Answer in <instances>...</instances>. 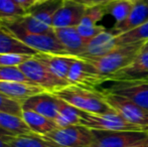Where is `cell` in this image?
I'll list each match as a JSON object with an SVG mask.
<instances>
[{
  "mask_svg": "<svg viewBox=\"0 0 148 147\" xmlns=\"http://www.w3.org/2000/svg\"><path fill=\"white\" fill-rule=\"evenodd\" d=\"M18 68L32 84L42 88L45 92L55 93L70 86L66 81L58 78L42 61L37 59L36 55H33Z\"/></svg>",
  "mask_w": 148,
  "mask_h": 147,
  "instance_id": "obj_5",
  "label": "cell"
},
{
  "mask_svg": "<svg viewBox=\"0 0 148 147\" xmlns=\"http://www.w3.org/2000/svg\"><path fill=\"white\" fill-rule=\"evenodd\" d=\"M33 55L20 53H0V66L5 67H19L21 64L29 59Z\"/></svg>",
  "mask_w": 148,
  "mask_h": 147,
  "instance_id": "obj_32",
  "label": "cell"
},
{
  "mask_svg": "<svg viewBox=\"0 0 148 147\" xmlns=\"http://www.w3.org/2000/svg\"><path fill=\"white\" fill-rule=\"evenodd\" d=\"M26 14L27 11L18 0H0V21L16 19Z\"/></svg>",
  "mask_w": 148,
  "mask_h": 147,
  "instance_id": "obj_27",
  "label": "cell"
},
{
  "mask_svg": "<svg viewBox=\"0 0 148 147\" xmlns=\"http://www.w3.org/2000/svg\"><path fill=\"white\" fill-rule=\"evenodd\" d=\"M22 118L33 133L38 135H47V133L57 129L58 126L53 120L42 116L33 111H22Z\"/></svg>",
  "mask_w": 148,
  "mask_h": 147,
  "instance_id": "obj_23",
  "label": "cell"
},
{
  "mask_svg": "<svg viewBox=\"0 0 148 147\" xmlns=\"http://www.w3.org/2000/svg\"><path fill=\"white\" fill-rule=\"evenodd\" d=\"M22 104L15 100L8 98L0 93V112L13 114L22 117Z\"/></svg>",
  "mask_w": 148,
  "mask_h": 147,
  "instance_id": "obj_31",
  "label": "cell"
},
{
  "mask_svg": "<svg viewBox=\"0 0 148 147\" xmlns=\"http://www.w3.org/2000/svg\"><path fill=\"white\" fill-rule=\"evenodd\" d=\"M33 133L23 118L13 114L0 112V134L3 135H24Z\"/></svg>",
  "mask_w": 148,
  "mask_h": 147,
  "instance_id": "obj_21",
  "label": "cell"
},
{
  "mask_svg": "<svg viewBox=\"0 0 148 147\" xmlns=\"http://www.w3.org/2000/svg\"><path fill=\"white\" fill-rule=\"evenodd\" d=\"M78 29L80 36L83 37L86 42H88L89 40H91L92 38L99 36L100 34H102L103 31H105L106 28L102 25H84V24H79L78 26H76Z\"/></svg>",
  "mask_w": 148,
  "mask_h": 147,
  "instance_id": "obj_33",
  "label": "cell"
},
{
  "mask_svg": "<svg viewBox=\"0 0 148 147\" xmlns=\"http://www.w3.org/2000/svg\"><path fill=\"white\" fill-rule=\"evenodd\" d=\"M75 1L79 2V3L85 5L87 8H89V7H93V6L105 5V4L109 3V2L113 1V0H75Z\"/></svg>",
  "mask_w": 148,
  "mask_h": 147,
  "instance_id": "obj_34",
  "label": "cell"
},
{
  "mask_svg": "<svg viewBox=\"0 0 148 147\" xmlns=\"http://www.w3.org/2000/svg\"><path fill=\"white\" fill-rule=\"evenodd\" d=\"M0 24L6 28L11 34H13L18 40H20L26 46L32 49L38 53H51L58 55H68L69 53L66 51L62 44L60 42L56 34H37L26 31L19 26L13 20L0 21Z\"/></svg>",
  "mask_w": 148,
  "mask_h": 147,
  "instance_id": "obj_3",
  "label": "cell"
},
{
  "mask_svg": "<svg viewBox=\"0 0 148 147\" xmlns=\"http://www.w3.org/2000/svg\"><path fill=\"white\" fill-rule=\"evenodd\" d=\"M141 51H148V41H146V42L144 43V45H143Z\"/></svg>",
  "mask_w": 148,
  "mask_h": 147,
  "instance_id": "obj_38",
  "label": "cell"
},
{
  "mask_svg": "<svg viewBox=\"0 0 148 147\" xmlns=\"http://www.w3.org/2000/svg\"><path fill=\"white\" fill-rule=\"evenodd\" d=\"M105 102L114 112L124 118L126 121L141 126L148 130V111L142 109L129 99L111 93L101 91Z\"/></svg>",
  "mask_w": 148,
  "mask_h": 147,
  "instance_id": "obj_6",
  "label": "cell"
},
{
  "mask_svg": "<svg viewBox=\"0 0 148 147\" xmlns=\"http://www.w3.org/2000/svg\"><path fill=\"white\" fill-rule=\"evenodd\" d=\"M126 147H148V135L145 138H143V139L139 140L137 142H134V143L130 144V145Z\"/></svg>",
  "mask_w": 148,
  "mask_h": 147,
  "instance_id": "obj_35",
  "label": "cell"
},
{
  "mask_svg": "<svg viewBox=\"0 0 148 147\" xmlns=\"http://www.w3.org/2000/svg\"><path fill=\"white\" fill-rule=\"evenodd\" d=\"M55 34L71 57H79L85 53L87 42L80 36L77 27L55 28Z\"/></svg>",
  "mask_w": 148,
  "mask_h": 147,
  "instance_id": "obj_15",
  "label": "cell"
},
{
  "mask_svg": "<svg viewBox=\"0 0 148 147\" xmlns=\"http://www.w3.org/2000/svg\"><path fill=\"white\" fill-rule=\"evenodd\" d=\"M80 110L59 98V115L55 120L58 128L80 125Z\"/></svg>",
  "mask_w": 148,
  "mask_h": 147,
  "instance_id": "obj_24",
  "label": "cell"
},
{
  "mask_svg": "<svg viewBox=\"0 0 148 147\" xmlns=\"http://www.w3.org/2000/svg\"><path fill=\"white\" fill-rule=\"evenodd\" d=\"M70 85L96 89L107 82L105 77L100 75L96 69L87 61L76 57L68 75Z\"/></svg>",
  "mask_w": 148,
  "mask_h": 147,
  "instance_id": "obj_8",
  "label": "cell"
},
{
  "mask_svg": "<svg viewBox=\"0 0 148 147\" xmlns=\"http://www.w3.org/2000/svg\"><path fill=\"white\" fill-rule=\"evenodd\" d=\"M15 23H17L19 26H21L26 31L31 34H55V28L53 26H49L43 22L39 21L38 19L34 18L33 16L26 14L22 17L12 19Z\"/></svg>",
  "mask_w": 148,
  "mask_h": 147,
  "instance_id": "obj_26",
  "label": "cell"
},
{
  "mask_svg": "<svg viewBox=\"0 0 148 147\" xmlns=\"http://www.w3.org/2000/svg\"><path fill=\"white\" fill-rule=\"evenodd\" d=\"M19 1V3L22 5V7L24 8V9L27 11L28 9L31 7V6L33 5V4L35 3V1L34 0H18Z\"/></svg>",
  "mask_w": 148,
  "mask_h": 147,
  "instance_id": "obj_36",
  "label": "cell"
},
{
  "mask_svg": "<svg viewBox=\"0 0 148 147\" xmlns=\"http://www.w3.org/2000/svg\"><path fill=\"white\" fill-rule=\"evenodd\" d=\"M53 94L81 111L94 114H104L113 111L105 102L102 92L97 89L70 85Z\"/></svg>",
  "mask_w": 148,
  "mask_h": 147,
  "instance_id": "obj_1",
  "label": "cell"
},
{
  "mask_svg": "<svg viewBox=\"0 0 148 147\" xmlns=\"http://www.w3.org/2000/svg\"><path fill=\"white\" fill-rule=\"evenodd\" d=\"M126 1H129V2H131V3H137V2L143 1V0H126Z\"/></svg>",
  "mask_w": 148,
  "mask_h": 147,
  "instance_id": "obj_39",
  "label": "cell"
},
{
  "mask_svg": "<svg viewBox=\"0 0 148 147\" xmlns=\"http://www.w3.org/2000/svg\"><path fill=\"white\" fill-rule=\"evenodd\" d=\"M117 47L115 42V36L111 30L103 31L91 40H89L86 44L85 53L79 57H96L106 55Z\"/></svg>",
  "mask_w": 148,
  "mask_h": 147,
  "instance_id": "obj_17",
  "label": "cell"
},
{
  "mask_svg": "<svg viewBox=\"0 0 148 147\" xmlns=\"http://www.w3.org/2000/svg\"><path fill=\"white\" fill-rule=\"evenodd\" d=\"M45 136L62 147H92L94 141L92 130L83 125L57 128Z\"/></svg>",
  "mask_w": 148,
  "mask_h": 147,
  "instance_id": "obj_7",
  "label": "cell"
},
{
  "mask_svg": "<svg viewBox=\"0 0 148 147\" xmlns=\"http://www.w3.org/2000/svg\"><path fill=\"white\" fill-rule=\"evenodd\" d=\"M111 83L112 85L100 91L123 96L134 102L142 109L148 111V81Z\"/></svg>",
  "mask_w": 148,
  "mask_h": 147,
  "instance_id": "obj_9",
  "label": "cell"
},
{
  "mask_svg": "<svg viewBox=\"0 0 148 147\" xmlns=\"http://www.w3.org/2000/svg\"><path fill=\"white\" fill-rule=\"evenodd\" d=\"M0 147H6V143L4 142V139L2 137V134H0Z\"/></svg>",
  "mask_w": 148,
  "mask_h": 147,
  "instance_id": "obj_37",
  "label": "cell"
},
{
  "mask_svg": "<svg viewBox=\"0 0 148 147\" xmlns=\"http://www.w3.org/2000/svg\"><path fill=\"white\" fill-rule=\"evenodd\" d=\"M148 21V0L134 3L129 15L123 21L115 23L111 31L114 36H119L124 32L130 31L141 24Z\"/></svg>",
  "mask_w": 148,
  "mask_h": 147,
  "instance_id": "obj_14",
  "label": "cell"
},
{
  "mask_svg": "<svg viewBox=\"0 0 148 147\" xmlns=\"http://www.w3.org/2000/svg\"><path fill=\"white\" fill-rule=\"evenodd\" d=\"M80 125L85 126L91 130L147 132L148 133L147 129L126 121L124 118H122L114 111L104 114H94L80 110Z\"/></svg>",
  "mask_w": 148,
  "mask_h": 147,
  "instance_id": "obj_4",
  "label": "cell"
},
{
  "mask_svg": "<svg viewBox=\"0 0 148 147\" xmlns=\"http://www.w3.org/2000/svg\"><path fill=\"white\" fill-rule=\"evenodd\" d=\"M0 81L5 82H18L24 84L34 85L24 76L18 67H5L0 66ZM36 86V85H35Z\"/></svg>",
  "mask_w": 148,
  "mask_h": 147,
  "instance_id": "obj_29",
  "label": "cell"
},
{
  "mask_svg": "<svg viewBox=\"0 0 148 147\" xmlns=\"http://www.w3.org/2000/svg\"><path fill=\"white\" fill-rule=\"evenodd\" d=\"M106 15L105 6L104 5H98L93 6V7L87 8L86 13L84 17L82 18L80 24L84 25H96L97 22L103 19V17Z\"/></svg>",
  "mask_w": 148,
  "mask_h": 147,
  "instance_id": "obj_30",
  "label": "cell"
},
{
  "mask_svg": "<svg viewBox=\"0 0 148 147\" xmlns=\"http://www.w3.org/2000/svg\"><path fill=\"white\" fill-rule=\"evenodd\" d=\"M146 41H148V21L130 31L115 36V42L117 46Z\"/></svg>",
  "mask_w": 148,
  "mask_h": 147,
  "instance_id": "obj_25",
  "label": "cell"
},
{
  "mask_svg": "<svg viewBox=\"0 0 148 147\" xmlns=\"http://www.w3.org/2000/svg\"><path fill=\"white\" fill-rule=\"evenodd\" d=\"M62 3L64 0H42L35 2L27 10V14L47 25L53 26V16L62 5Z\"/></svg>",
  "mask_w": 148,
  "mask_h": 147,
  "instance_id": "obj_20",
  "label": "cell"
},
{
  "mask_svg": "<svg viewBox=\"0 0 148 147\" xmlns=\"http://www.w3.org/2000/svg\"><path fill=\"white\" fill-rule=\"evenodd\" d=\"M86 10V6L75 0H64L62 5L53 16V27H76L84 17Z\"/></svg>",
  "mask_w": 148,
  "mask_h": 147,
  "instance_id": "obj_12",
  "label": "cell"
},
{
  "mask_svg": "<svg viewBox=\"0 0 148 147\" xmlns=\"http://www.w3.org/2000/svg\"><path fill=\"white\" fill-rule=\"evenodd\" d=\"M0 53H20L35 55L38 53L26 46L0 24Z\"/></svg>",
  "mask_w": 148,
  "mask_h": 147,
  "instance_id": "obj_22",
  "label": "cell"
},
{
  "mask_svg": "<svg viewBox=\"0 0 148 147\" xmlns=\"http://www.w3.org/2000/svg\"><path fill=\"white\" fill-rule=\"evenodd\" d=\"M141 81H148V51H141L128 66L108 78V82Z\"/></svg>",
  "mask_w": 148,
  "mask_h": 147,
  "instance_id": "obj_11",
  "label": "cell"
},
{
  "mask_svg": "<svg viewBox=\"0 0 148 147\" xmlns=\"http://www.w3.org/2000/svg\"><path fill=\"white\" fill-rule=\"evenodd\" d=\"M6 147H62L45 135L31 133L24 135H3Z\"/></svg>",
  "mask_w": 148,
  "mask_h": 147,
  "instance_id": "obj_18",
  "label": "cell"
},
{
  "mask_svg": "<svg viewBox=\"0 0 148 147\" xmlns=\"http://www.w3.org/2000/svg\"><path fill=\"white\" fill-rule=\"evenodd\" d=\"M92 132L94 137L92 147H126L143 139L148 135L147 132L100 130H92Z\"/></svg>",
  "mask_w": 148,
  "mask_h": 147,
  "instance_id": "obj_10",
  "label": "cell"
},
{
  "mask_svg": "<svg viewBox=\"0 0 148 147\" xmlns=\"http://www.w3.org/2000/svg\"><path fill=\"white\" fill-rule=\"evenodd\" d=\"M42 92H45V91L35 85L0 81V93L12 100L20 102L21 104H23L30 97L40 94Z\"/></svg>",
  "mask_w": 148,
  "mask_h": 147,
  "instance_id": "obj_16",
  "label": "cell"
},
{
  "mask_svg": "<svg viewBox=\"0 0 148 147\" xmlns=\"http://www.w3.org/2000/svg\"><path fill=\"white\" fill-rule=\"evenodd\" d=\"M22 110L33 111L55 121L59 115V98L53 93L34 95L22 104Z\"/></svg>",
  "mask_w": 148,
  "mask_h": 147,
  "instance_id": "obj_13",
  "label": "cell"
},
{
  "mask_svg": "<svg viewBox=\"0 0 148 147\" xmlns=\"http://www.w3.org/2000/svg\"><path fill=\"white\" fill-rule=\"evenodd\" d=\"M35 2H39V1H42V0H34Z\"/></svg>",
  "mask_w": 148,
  "mask_h": 147,
  "instance_id": "obj_40",
  "label": "cell"
},
{
  "mask_svg": "<svg viewBox=\"0 0 148 147\" xmlns=\"http://www.w3.org/2000/svg\"><path fill=\"white\" fill-rule=\"evenodd\" d=\"M134 3H131L126 0H113L105 4L106 15H111L115 19V23L123 21L129 15Z\"/></svg>",
  "mask_w": 148,
  "mask_h": 147,
  "instance_id": "obj_28",
  "label": "cell"
},
{
  "mask_svg": "<svg viewBox=\"0 0 148 147\" xmlns=\"http://www.w3.org/2000/svg\"><path fill=\"white\" fill-rule=\"evenodd\" d=\"M144 43L145 42H137L132 44L120 45L101 57L80 59H85L91 64L98 73L105 77L108 82V78L111 75L128 66L139 55Z\"/></svg>",
  "mask_w": 148,
  "mask_h": 147,
  "instance_id": "obj_2",
  "label": "cell"
},
{
  "mask_svg": "<svg viewBox=\"0 0 148 147\" xmlns=\"http://www.w3.org/2000/svg\"><path fill=\"white\" fill-rule=\"evenodd\" d=\"M35 55L37 59L42 61L58 78L68 82L69 72L76 57L51 55V53H37Z\"/></svg>",
  "mask_w": 148,
  "mask_h": 147,
  "instance_id": "obj_19",
  "label": "cell"
}]
</instances>
